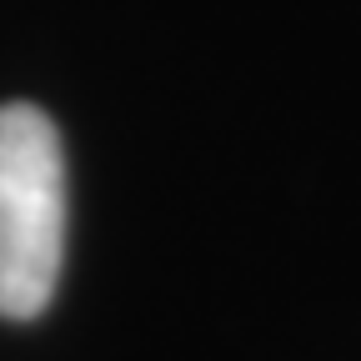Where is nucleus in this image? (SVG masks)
<instances>
[{"label":"nucleus","mask_w":361,"mask_h":361,"mask_svg":"<svg viewBox=\"0 0 361 361\" xmlns=\"http://www.w3.org/2000/svg\"><path fill=\"white\" fill-rule=\"evenodd\" d=\"M66 261V146L40 106H0V316L51 306Z\"/></svg>","instance_id":"obj_1"}]
</instances>
